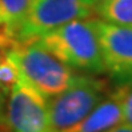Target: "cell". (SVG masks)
Listing matches in <instances>:
<instances>
[{
  "label": "cell",
  "mask_w": 132,
  "mask_h": 132,
  "mask_svg": "<svg viewBox=\"0 0 132 132\" xmlns=\"http://www.w3.org/2000/svg\"><path fill=\"white\" fill-rule=\"evenodd\" d=\"M35 42L69 68L96 75L105 72L95 18L65 23Z\"/></svg>",
  "instance_id": "obj_1"
},
{
  "label": "cell",
  "mask_w": 132,
  "mask_h": 132,
  "mask_svg": "<svg viewBox=\"0 0 132 132\" xmlns=\"http://www.w3.org/2000/svg\"><path fill=\"white\" fill-rule=\"evenodd\" d=\"M16 65L20 77L45 97L64 91L76 73L35 40L20 43L5 53Z\"/></svg>",
  "instance_id": "obj_2"
},
{
  "label": "cell",
  "mask_w": 132,
  "mask_h": 132,
  "mask_svg": "<svg viewBox=\"0 0 132 132\" xmlns=\"http://www.w3.org/2000/svg\"><path fill=\"white\" fill-rule=\"evenodd\" d=\"M108 94L105 80L76 75L68 87L48 102L51 132H67L79 124Z\"/></svg>",
  "instance_id": "obj_3"
},
{
  "label": "cell",
  "mask_w": 132,
  "mask_h": 132,
  "mask_svg": "<svg viewBox=\"0 0 132 132\" xmlns=\"http://www.w3.org/2000/svg\"><path fill=\"white\" fill-rule=\"evenodd\" d=\"M95 3V0H31L16 34V43L35 40L72 20L92 18Z\"/></svg>",
  "instance_id": "obj_4"
},
{
  "label": "cell",
  "mask_w": 132,
  "mask_h": 132,
  "mask_svg": "<svg viewBox=\"0 0 132 132\" xmlns=\"http://www.w3.org/2000/svg\"><path fill=\"white\" fill-rule=\"evenodd\" d=\"M7 132H51L48 97L19 77L5 104Z\"/></svg>",
  "instance_id": "obj_5"
},
{
  "label": "cell",
  "mask_w": 132,
  "mask_h": 132,
  "mask_svg": "<svg viewBox=\"0 0 132 132\" xmlns=\"http://www.w3.org/2000/svg\"><path fill=\"white\" fill-rule=\"evenodd\" d=\"M105 72L126 83L132 79V27L95 18Z\"/></svg>",
  "instance_id": "obj_6"
},
{
  "label": "cell",
  "mask_w": 132,
  "mask_h": 132,
  "mask_svg": "<svg viewBox=\"0 0 132 132\" xmlns=\"http://www.w3.org/2000/svg\"><path fill=\"white\" fill-rule=\"evenodd\" d=\"M120 123H123L120 102L115 92H111L79 124L67 132H107Z\"/></svg>",
  "instance_id": "obj_7"
},
{
  "label": "cell",
  "mask_w": 132,
  "mask_h": 132,
  "mask_svg": "<svg viewBox=\"0 0 132 132\" xmlns=\"http://www.w3.org/2000/svg\"><path fill=\"white\" fill-rule=\"evenodd\" d=\"M29 3L31 0H0V36L16 43V34Z\"/></svg>",
  "instance_id": "obj_8"
},
{
  "label": "cell",
  "mask_w": 132,
  "mask_h": 132,
  "mask_svg": "<svg viewBox=\"0 0 132 132\" xmlns=\"http://www.w3.org/2000/svg\"><path fill=\"white\" fill-rule=\"evenodd\" d=\"M95 13L105 21L132 27V0H97Z\"/></svg>",
  "instance_id": "obj_9"
},
{
  "label": "cell",
  "mask_w": 132,
  "mask_h": 132,
  "mask_svg": "<svg viewBox=\"0 0 132 132\" xmlns=\"http://www.w3.org/2000/svg\"><path fill=\"white\" fill-rule=\"evenodd\" d=\"M19 77L20 73L12 59L7 55L3 56V59L0 60V92L10 95L11 89L18 83Z\"/></svg>",
  "instance_id": "obj_10"
},
{
  "label": "cell",
  "mask_w": 132,
  "mask_h": 132,
  "mask_svg": "<svg viewBox=\"0 0 132 132\" xmlns=\"http://www.w3.org/2000/svg\"><path fill=\"white\" fill-rule=\"evenodd\" d=\"M113 92L120 102L123 123L132 127V85L123 83Z\"/></svg>",
  "instance_id": "obj_11"
},
{
  "label": "cell",
  "mask_w": 132,
  "mask_h": 132,
  "mask_svg": "<svg viewBox=\"0 0 132 132\" xmlns=\"http://www.w3.org/2000/svg\"><path fill=\"white\" fill-rule=\"evenodd\" d=\"M107 132H132V127L127 126V124H124V123H120Z\"/></svg>",
  "instance_id": "obj_12"
},
{
  "label": "cell",
  "mask_w": 132,
  "mask_h": 132,
  "mask_svg": "<svg viewBox=\"0 0 132 132\" xmlns=\"http://www.w3.org/2000/svg\"><path fill=\"white\" fill-rule=\"evenodd\" d=\"M3 56H4V55H3V52H2V48H0V60L3 59Z\"/></svg>",
  "instance_id": "obj_13"
},
{
  "label": "cell",
  "mask_w": 132,
  "mask_h": 132,
  "mask_svg": "<svg viewBox=\"0 0 132 132\" xmlns=\"http://www.w3.org/2000/svg\"><path fill=\"white\" fill-rule=\"evenodd\" d=\"M126 84H129V85H132V79H131V80H128V81H126Z\"/></svg>",
  "instance_id": "obj_14"
},
{
  "label": "cell",
  "mask_w": 132,
  "mask_h": 132,
  "mask_svg": "<svg viewBox=\"0 0 132 132\" xmlns=\"http://www.w3.org/2000/svg\"><path fill=\"white\" fill-rule=\"evenodd\" d=\"M0 132H4V131H2V129H0Z\"/></svg>",
  "instance_id": "obj_15"
},
{
  "label": "cell",
  "mask_w": 132,
  "mask_h": 132,
  "mask_svg": "<svg viewBox=\"0 0 132 132\" xmlns=\"http://www.w3.org/2000/svg\"><path fill=\"white\" fill-rule=\"evenodd\" d=\"M95 2H97V0H95Z\"/></svg>",
  "instance_id": "obj_16"
}]
</instances>
